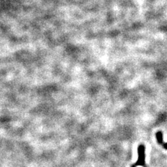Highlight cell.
Segmentation results:
<instances>
[{
	"instance_id": "obj_3",
	"label": "cell",
	"mask_w": 167,
	"mask_h": 167,
	"mask_svg": "<svg viewBox=\"0 0 167 167\" xmlns=\"http://www.w3.org/2000/svg\"><path fill=\"white\" fill-rule=\"evenodd\" d=\"M162 146H163V147L164 148H165L166 150H167V143H163Z\"/></svg>"
},
{
	"instance_id": "obj_1",
	"label": "cell",
	"mask_w": 167,
	"mask_h": 167,
	"mask_svg": "<svg viewBox=\"0 0 167 167\" xmlns=\"http://www.w3.org/2000/svg\"><path fill=\"white\" fill-rule=\"evenodd\" d=\"M138 161L136 163V165H140V166H144L145 164V146L143 145H139L138 147Z\"/></svg>"
},
{
	"instance_id": "obj_2",
	"label": "cell",
	"mask_w": 167,
	"mask_h": 167,
	"mask_svg": "<svg viewBox=\"0 0 167 167\" xmlns=\"http://www.w3.org/2000/svg\"><path fill=\"white\" fill-rule=\"evenodd\" d=\"M156 138H157V140L159 144L162 145V143H164L163 141V133L160 132V131H159L157 133H156Z\"/></svg>"
}]
</instances>
